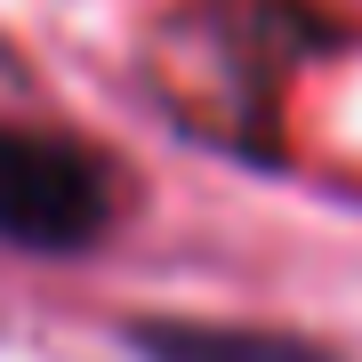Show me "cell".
<instances>
[{
    "instance_id": "1",
    "label": "cell",
    "mask_w": 362,
    "mask_h": 362,
    "mask_svg": "<svg viewBox=\"0 0 362 362\" xmlns=\"http://www.w3.org/2000/svg\"><path fill=\"white\" fill-rule=\"evenodd\" d=\"M121 209V177L97 145L57 129H16L0 121V242L8 250H89L105 242Z\"/></svg>"
},
{
    "instance_id": "2",
    "label": "cell",
    "mask_w": 362,
    "mask_h": 362,
    "mask_svg": "<svg viewBox=\"0 0 362 362\" xmlns=\"http://www.w3.org/2000/svg\"><path fill=\"white\" fill-rule=\"evenodd\" d=\"M129 346L145 362H338L314 338H282V330H233V322H137Z\"/></svg>"
}]
</instances>
